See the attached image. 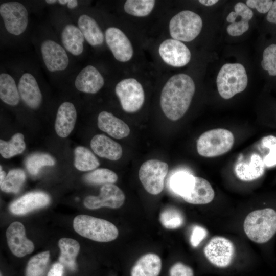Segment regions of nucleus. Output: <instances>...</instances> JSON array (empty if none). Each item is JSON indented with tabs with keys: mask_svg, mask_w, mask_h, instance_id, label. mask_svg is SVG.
Returning a JSON list of instances; mask_svg holds the SVG:
<instances>
[{
	"mask_svg": "<svg viewBox=\"0 0 276 276\" xmlns=\"http://www.w3.org/2000/svg\"><path fill=\"white\" fill-rule=\"evenodd\" d=\"M158 53L166 64L176 67L187 65L191 57L188 48L181 41L174 39H167L162 42Z\"/></svg>",
	"mask_w": 276,
	"mask_h": 276,
	"instance_id": "obj_12",
	"label": "nucleus"
},
{
	"mask_svg": "<svg viewBox=\"0 0 276 276\" xmlns=\"http://www.w3.org/2000/svg\"><path fill=\"white\" fill-rule=\"evenodd\" d=\"M162 261L156 254L148 253L142 256L131 269V276H158Z\"/></svg>",
	"mask_w": 276,
	"mask_h": 276,
	"instance_id": "obj_24",
	"label": "nucleus"
},
{
	"mask_svg": "<svg viewBox=\"0 0 276 276\" xmlns=\"http://www.w3.org/2000/svg\"><path fill=\"white\" fill-rule=\"evenodd\" d=\"M8 245L16 257H22L31 253L34 249L33 243L26 236L23 224L18 221L12 223L6 231Z\"/></svg>",
	"mask_w": 276,
	"mask_h": 276,
	"instance_id": "obj_14",
	"label": "nucleus"
},
{
	"mask_svg": "<svg viewBox=\"0 0 276 276\" xmlns=\"http://www.w3.org/2000/svg\"><path fill=\"white\" fill-rule=\"evenodd\" d=\"M263 158L257 153L252 154L246 161L238 162L235 167L236 176L242 181H248L262 176L265 171Z\"/></svg>",
	"mask_w": 276,
	"mask_h": 276,
	"instance_id": "obj_19",
	"label": "nucleus"
},
{
	"mask_svg": "<svg viewBox=\"0 0 276 276\" xmlns=\"http://www.w3.org/2000/svg\"><path fill=\"white\" fill-rule=\"evenodd\" d=\"M194 181V176L187 172L180 171L172 175L170 186L174 192L182 197L192 190Z\"/></svg>",
	"mask_w": 276,
	"mask_h": 276,
	"instance_id": "obj_30",
	"label": "nucleus"
},
{
	"mask_svg": "<svg viewBox=\"0 0 276 276\" xmlns=\"http://www.w3.org/2000/svg\"><path fill=\"white\" fill-rule=\"evenodd\" d=\"M0 98L6 104L17 105L20 101L18 89L11 76L6 73L0 75Z\"/></svg>",
	"mask_w": 276,
	"mask_h": 276,
	"instance_id": "obj_28",
	"label": "nucleus"
},
{
	"mask_svg": "<svg viewBox=\"0 0 276 276\" xmlns=\"http://www.w3.org/2000/svg\"><path fill=\"white\" fill-rule=\"evenodd\" d=\"M84 179L86 182L91 185H104L116 182L118 180V176L112 170L99 168L86 174Z\"/></svg>",
	"mask_w": 276,
	"mask_h": 276,
	"instance_id": "obj_35",
	"label": "nucleus"
},
{
	"mask_svg": "<svg viewBox=\"0 0 276 276\" xmlns=\"http://www.w3.org/2000/svg\"><path fill=\"white\" fill-rule=\"evenodd\" d=\"M170 276H194L193 269L181 262L173 265L170 269Z\"/></svg>",
	"mask_w": 276,
	"mask_h": 276,
	"instance_id": "obj_42",
	"label": "nucleus"
},
{
	"mask_svg": "<svg viewBox=\"0 0 276 276\" xmlns=\"http://www.w3.org/2000/svg\"><path fill=\"white\" fill-rule=\"evenodd\" d=\"M25 148L24 136L21 133L14 134L8 142L0 140V153L5 158H10L20 154Z\"/></svg>",
	"mask_w": 276,
	"mask_h": 276,
	"instance_id": "obj_31",
	"label": "nucleus"
},
{
	"mask_svg": "<svg viewBox=\"0 0 276 276\" xmlns=\"http://www.w3.org/2000/svg\"><path fill=\"white\" fill-rule=\"evenodd\" d=\"M162 224L167 229H175L183 223V217L178 210L169 208L163 211L159 216Z\"/></svg>",
	"mask_w": 276,
	"mask_h": 276,
	"instance_id": "obj_37",
	"label": "nucleus"
},
{
	"mask_svg": "<svg viewBox=\"0 0 276 276\" xmlns=\"http://www.w3.org/2000/svg\"><path fill=\"white\" fill-rule=\"evenodd\" d=\"M84 37L77 27L66 25L61 33V40L65 49L74 55H79L83 51Z\"/></svg>",
	"mask_w": 276,
	"mask_h": 276,
	"instance_id": "obj_26",
	"label": "nucleus"
},
{
	"mask_svg": "<svg viewBox=\"0 0 276 276\" xmlns=\"http://www.w3.org/2000/svg\"><path fill=\"white\" fill-rule=\"evenodd\" d=\"M106 42L114 58L120 62H127L133 56L132 45L127 36L119 28L109 27L105 33Z\"/></svg>",
	"mask_w": 276,
	"mask_h": 276,
	"instance_id": "obj_13",
	"label": "nucleus"
},
{
	"mask_svg": "<svg viewBox=\"0 0 276 276\" xmlns=\"http://www.w3.org/2000/svg\"><path fill=\"white\" fill-rule=\"evenodd\" d=\"M55 163L54 158L46 153H34L26 159L25 166L27 171L32 175H36L40 169L47 166H53Z\"/></svg>",
	"mask_w": 276,
	"mask_h": 276,
	"instance_id": "obj_33",
	"label": "nucleus"
},
{
	"mask_svg": "<svg viewBox=\"0 0 276 276\" xmlns=\"http://www.w3.org/2000/svg\"><path fill=\"white\" fill-rule=\"evenodd\" d=\"M104 80L99 71L92 65L83 68L77 75L75 85L83 93H97L104 85Z\"/></svg>",
	"mask_w": 276,
	"mask_h": 276,
	"instance_id": "obj_18",
	"label": "nucleus"
},
{
	"mask_svg": "<svg viewBox=\"0 0 276 276\" xmlns=\"http://www.w3.org/2000/svg\"><path fill=\"white\" fill-rule=\"evenodd\" d=\"M263 148L267 149L268 152L263 160L265 166L270 168L276 166V137L269 135L263 137L261 141Z\"/></svg>",
	"mask_w": 276,
	"mask_h": 276,
	"instance_id": "obj_38",
	"label": "nucleus"
},
{
	"mask_svg": "<svg viewBox=\"0 0 276 276\" xmlns=\"http://www.w3.org/2000/svg\"><path fill=\"white\" fill-rule=\"evenodd\" d=\"M208 232L206 230L200 226H195L192 232L190 242L193 247H197L206 237Z\"/></svg>",
	"mask_w": 276,
	"mask_h": 276,
	"instance_id": "obj_43",
	"label": "nucleus"
},
{
	"mask_svg": "<svg viewBox=\"0 0 276 276\" xmlns=\"http://www.w3.org/2000/svg\"><path fill=\"white\" fill-rule=\"evenodd\" d=\"M214 196V191L209 182L203 178L195 176L192 190L182 198L189 203L204 204L211 202Z\"/></svg>",
	"mask_w": 276,
	"mask_h": 276,
	"instance_id": "obj_23",
	"label": "nucleus"
},
{
	"mask_svg": "<svg viewBox=\"0 0 276 276\" xmlns=\"http://www.w3.org/2000/svg\"><path fill=\"white\" fill-rule=\"evenodd\" d=\"M0 14L5 28L10 33L19 35L28 26V11L26 7L17 2L3 3L0 6Z\"/></svg>",
	"mask_w": 276,
	"mask_h": 276,
	"instance_id": "obj_9",
	"label": "nucleus"
},
{
	"mask_svg": "<svg viewBox=\"0 0 276 276\" xmlns=\"http://www.w3.org/2000/svg\"><path fill=\"white\" fill-rule=\"evenodd\" d=\"M216 84L219 95L225 99L242 92L248 84L244 66L238 63L224 64L217 75Z\"/></svg>",
	"mask_w": 276,
	"mask_h": 276,
	"instance_id": "obj_4",
	"label": "nucleus"
},
{
	"mask_svg": "<svg viewBox=\"0 0 276 276\" xmlns=\"http://www.w3.org/2000/svg\"><path fill=\"white\" fill-rule=\"evenodd\" d=\"M50 201L49 196L42 192L28 193L10 205L11 212L15 215H24L34 210L47 205Z\"/></svg>",
	"mask_w": 276,
	"mask_h": 276,
	"instance_id": "obj_16",
	"label": "nucleus"
},
{
	"mask_svg": "<svg viewBox=\"0 0 276 276\" xmlns=\"http://www.w3.org/2000/svg\"><path fill=\"white\" fill-rule=\"evenodd\" d=\"M18 89L20 97L30 108L36 109L42 101V94L36 80L28 73H24L19 79Z\"/></svg>",
	"mask_w": 276,
	"mask_h": 276,
	"instance_id": "obj_17",
	"label": "nucleus"
},
{
	"mask_svg": "<svg viewBox=\"0 0 276 276\" xmlns=\"http://www.w3.org/2000/svg\"><path fill=\"white\" fill-rule=\"evenodd\" d=\"M58 246L60 249V263L71 270L75 269L76 258L80 250L78 242L73 239L62 238L59 240Z\"/></svg>",
	"mask_w": 276,
	"mask_h": 276,
	"instance_id": "obj_27",
	"label": "nucleus"
},
{
	"mask_svg": "<svg viewBox=\"0 0 276 276\" xmlns=\"http://www.w3.org/2000/svg\"><path fill=\"white\" fill-rule=\"evenodd\" d=\"M97 125L100 130L117 139L126 137L130 133L127 124L107 111H103L99 114Z\"/></svg>",
	"mask_w": 276,
	"mask_h": 276,
	"instance_id": "obj_22",
	"label": "nucleus"
},
{
	"mask_svg": "<svg viewBox=\"0 0 276 276\" xmlns=\"http://www.w3.org/2000/svg\"><path fill=\"white\" fill-rule=\"evenodd\" d=\"M168 168L166 163L155 159L148 160L141 165L139 179L149 193L157 195L163 191Z\"/></svg>",
	"mask_w": 276,
	"mask_h": 276,
	"instance_id": "obj_7",
	"label": "nucleus"
},
{
	"mask_svg": "<svg viewBox=\"0 0 276 276\" xmlns=\"http://www.w3.org/2000/svg\"><path fill=\"white\" fill-rule=\"evenodd\" d=\"M73 227L81 236L100 242L113 241L119 234L118 228L112 223L86 215L76 216L73 220Z\"/></svg>",
	"mask_w": 276,
	"mask_h": 276,
	"instance_id": "obj_3",
	"label": "nucleus"
},
{
	"mask_svg": "<svg viewBox=\"0 0 276 276\" xmlns=\"http://www.w3.org/2000/svg\"><path fill=\"white\" fill-rule=\"evenodd\" d=\"M262 67L268 72L270 76H276V44L273 43L266 47L263 53Z\"/></svg>",
	"mask_w": 276,
	"mask_h": 276,
	"instance_id": "obj_39",
	"label": "nucleus"
},
{
	"mask_svg": "<svg viewBox=\"0 0 276 276\" xmlns=\"http://www.w3.org/2000/svg\"><path fill=\"white\" fill-rule=\"evenodd\" d=\"M78 25L84 38L90 45L97 46L103 43V33L94 18L83 14L79 17Z\"/></svg>",
	"mask_w": 276,
	"mask_h": 276,
	"instance_id": "obj_25",
	"label": "nucleus"
},
{
	"mask_svg": "<svg viewBox=\"0 0 276 276\" xmlns=\"http://www.w3.org/2000/svg\"><path fill=\"white\" fill-rule=\"evenodd\" d=\"M266 19L269 22L276 24V0L273 1L272 6L267 13Z\"/></svg>",
	"mask_w": 276,
	"mask_h": 276,
	"instance_id": "obj_45",
	"label": "nucleus"
},
{
	"mask_svg": "<svg viewBox=\"0 0 276 276\" xmlns=\"http://www.w3.org/2000/svg\"><path fill=\"white\" fill-rule=\"evenodd\" d=\"M26 176L25 172L20 169L10 170L4 181L0 183L1 190L6 193H18L22 186Z\"/></svg>",
	"mask_w": 276,
	"mask_h": 276,
	"instance_id": "obj_32",
	"label": "nucleus"
},
{
	"mask_svg": "<svg viewBox=\"0 0 276 276\" xmlns=\"http://www.w3.org/2000/svg\"><path fill=\"white\" fill-rule=\"evenodd\" d=\"M41 52L44 64L50 72L65 70L69 60L66 51L60 45L51 40L44 41Z\"/></svg>",
	"mask_w": 276,
	"mask_h": 276,
	"instance_id": "obj_15",
	"label": "nucleus"
},
{
	"mask_svg": "<svg viewBox=\"0 0 276 276\" xmlns=\"http://www.w3.org/2000/svg\"><path fill=\"white\" fill-rule=\"evenodd\" d=\"M116 93L123 110L127 112L138 111L145 100L143 88L135 79L127 78L120 81L116 85Z\"/></svg>",
	"mask_w": 276,
	"mask_h": 276,
	"instance_id": "obj_8",
	"label": "nucleus"
},
{
	"mask_svg": "<svg viewBox=\"0 0 276 276\" xmlns=\"http://www.w3.org/2000/svg\"><path fill=\"white\" fill-rule=\"evenodd\" d=\"M100 163L96 156L88 149L78 146L75 150V167L81 171L93 170L98 167Z\"/></svg>",
	"mask_w": 276,
	"mask_h": 276,
	"instance_id": "obj_29",
	"label": "nucleus"
},
{
	"mask_svg": "<svg viewBox=\"0 0 276 276\" xmlns=\"http://www.w3.org/2000/svg\"><path fill=\"white\" fill-rule=\"evenodd\" d=\"M218 1L217 0H200L199 2L206 6H211L216 4Z\"/></svg>",
	"mask_w": 276,
	"mask_h": 276,
	"instance_id": "obj_46",
	"label": "nucleus"
},
{
	"mask_svg": "<svg viewBox=\"0 0 276 276\" xmlns=\"http://www.w3.org/2000/svg\"><path fill=\"white\" fill-rule=\"evenodd\" d=\"M68 2V0H59L58 1V2L59 4L61 5H65L66 4H67Z\"/></svg>",
	"mask_w": 276,
	"mask_h": 276,
	"instance_id": "obj_49",
	"label": "nucleus"
},
{
	"mask_svg": "<svg viewBox=\"0 0 276 276\" xmlns=\"http://www.w3.org/2000/svg\"><path fill=\"white\" fill-rule=\"evenodd\" d=\"M77 112L74 104L64 102L59 106L55 122L56 133L61 137H66L73 131L76 123Z\"/></svg>",
	"mask_w": 276,
	"mask_h": 276,
	"instance_id": "obj_20",
	"label": "nucleus"
},
{
	"mask_svg": "<svg viewBox=\"0 0 276 276\" xmlns=\"http://www.w3.org/2000/svg\"><path fill=\"white\" fill-rule=\"evenodd\" d=\"M63 266L61 263L54 264L47 276H63Z\"/></svg>",
	"mask_w": 276,
	"mask_h": 276,
	"instance_id": "obj_44",
	"label": "nucleus"
},
{
	"mask_svg": "<svg viewBox=\"0 0 276 276\" xmlns=\"http://www.w3.org/2000/svg\"><path fill=\"white\" fill-rule=\"evenodd\" d=\"M6 173L5 171L2 170V166H1V170H0V183H2L6 177Z\"/></svg>",
	"mask_w": 276,
	"mask_h": 276,
	"instance_id": "obj_48",
	"label": "nucleus"
},
{
	"mask_svg": "<svg viewBox=\"0 0 276 276\" xmlns=\"http://www.w3.org/2000/svg\"><path fill=\"white\" fill-rule=\"evenodd\" d=\"M243 227L251 241L267 242L276 233V211L271 208L252 211L245 218Z\"/></svg>",
	"mask_w": 276,
	"mask_h": 276,
	"instance_id": "obj_2",
	"label": "nucleus"
},
{
	"mask_svg": "<svg viewBox=\"0 0 276 276\" xmlns=\"http://www.w3.org/2000/svg\"><path fill=\"white\" fill-rule=\"evenodd\" d=\"M125 196L123 192L113 183L103 185L99 196H88L84 200V206L90 210L102 207L117 209L124 204Z\"/></svg>",
	"mask_w": 276,
	"mask_h": 276,
	"instance_id": "obj_11",
	"label": "nucleus"
},
{
	"mask_svg": "<svg viewBox=\"0 0 276 276\" xmlns=\"http://www.w3.org/2000/svg\"><path fill=\"white\" fill-rule=\"evenodd\" d=\"M234 142V136L232 132L225 129H214L200 136L197 142V150L202 156L216 157L228 152Z\"/></svg>",
	"mask_w": 276,
	"mask_h": 276,
	"instance_id": "obj_5",
	"label": "nucleus"
},
{
	"mask_svg": "<svg viewBox=\"0 0 276 276\" xmlns=\"http://www.w3.org/2000/svg\"><path fill=\"white\" fill-rule=\"evenodd\" d=\"M195 91L193 79L185 74L172 76L161 93L160 104L165 116L172 121L183 116L188 110Z\"/></svg>",
	"mask_w": 276,
	"mask_h": 276,
	"instance_id": "obj_1",
	"label": "nucleus"
},
{
	"mask_svg": "<svg viewBox=\"0 0 276 276\" xmlns=\"http://www.w3.org/2000/svg\"><path fill=\"white\" fill-rule=\"evenodd\" d=\"M273 1L271 0H247L246 5L249 8H255L260 13H268L270 10Z\"/></svg>",
	"mask_w": 276,
	"mask_h": 276,
	"instance_id": "obj_41",
	"label": "nucleus"
},
{
	"mask_svg": "<svg viewBox=\"0 0 276 276\" xmlns=\"http://www.w3.org/2000/svg\"><path fill=\"white\" fill-rule=\"evenodd\" d=\"M202 28V20L197 13L183 10L174 16L169 22V32L174 39L190 42L196 38Z\"/></svg>",
	"mask_w": 276,
	"mask_h": 276,
	"instance_id": "obj_6",
	"label": "nucleus"
},
{
	"mask_svg": "<svg viewBox=\"0 0 276 276\" xmlns=\"http://www.w3.org/2000/svg\"><path fill=\"white\" fill-rule=\"evenodd\" d=\"M57 2L56 0H47L45 2L49 4H54Z\"/></svg>",
	"mask_w": 276,
	"mask_h": 276,
	"instance_id": "obj_50",
	"label": "nucleus"
},
{
	"mask_svg": "<svg viewBox=\"0 0 276 276\" xmlns=\"http://www.w3.org/2000/svg\"><path fill=\"white\" fill-rule=\"evenodd\" d=\"M78 5V1L76 0H68L67 7L70 9H74Z\"/></svg>",
	"mask_w": 276,
	"mask_h": 276,
	"instance_id": "obj_47",
	"label": "nucleus"
},
{
	"mask_svg": "<svg viewBox=\"0 0 276 276\" xmlns=\"http://www.w3.org/2000/svg\"><path fill=\"white\" fill-rule=\"evenodd\" d=\"M234 10L231 12L227 15L226 17L227 22L233 23L238 17L241 18L239 21L245 20L249 22L253 17L252 11L243 2H238L236 4Z\"/></svg>",
	"mask_w": 276,
	"mask_h": 276,
	"instance_id": "obj_40",
	"label": "nucleus"
},
{
	"mask_svg": "<svg viewBox=\"0 0 276 276\" xmlns=\"http://www.w3.org/2000/svg\"><path fill=\"white\" fill-rule=\"evenodd\" d=\"M234 252L233 243L229 240L219 236L212 238L204 249L207 259L214 265L221 268L229 265Z\"/></svg>",
	"mask_w": 276,
	"mask_h": 276,
	"instance_id": "obj_10",
	"label": "nucleus"
},
{
	"mask_svg": "<svg viewBox=\"0 0 276 276\" xmlns=\"http://www.w3.org/2000/svg\"><path fill=\"white\" fill-rule=\"evenodd\" d=\"M90 146L98 156L110 160H117L122 155L121 146L104 134H97L91 139Z\"/></svg>",
	"mask_w": 276,
	"mask_h": 276,
	"instance_id": "obj_21",
	"label": "nucleus"
},
{
	"mask_svg": "<svg viewBox=\"0 0 276 276\" xmlns=\"http://www.w3.org/2000/svg\"><path fill=\"white\" fill-rule=\"evenodd\" d=\"M50 257L49 251L39 253L32 257L26 267V276H41L44 272Z\"/></svg>",
	"mask_w": 276,
	"mask_h": 276,
	"instance_id": "obj_36",
	"label": "nucleus"
},
{
	"mask_svg": "<svg viewBox=\"0 0 276 276\" xmlns=\"http://www.w3.org/2000/svg\"><path fill=\"white\" fill-rule=\"evenodd\" d=\"M155 1L153 0H127L124 8L125 11L131 15L144 17L149 15L153 10Z\"/></svg>",
	"mask_w": 276,
	"mask_h": 276,
	"instance_id": "obj_34",
	"label": "nucleus"
}]
</instances>
